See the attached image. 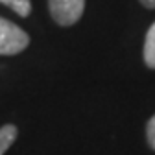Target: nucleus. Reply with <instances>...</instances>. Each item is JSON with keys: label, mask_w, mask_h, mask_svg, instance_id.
<instances>
[{"label": "nucleus", "mask_w": 155, "mask_h": 155, "mask_svg": "<svg viewBox=\"0 0 155 155\" xmlns=\"http://www.w3.org/2000/svg\"><path fill=\"white\" fill-rule=\"evenodd\" d=\"M30 45V35L15 22L0 17V55L21 54Z\"/></svg>", "instance_id": "1"}, {"label": "nucleus", "mask_w": 155, "mask_h": 155, "mask_svg": "<svg viewBox=\"0 0 155 155\" xmlns=\"http://www.w3.org/2000/svg\"><path fill=\"white\" fill-rule=\"evenodd\" d=\"M48 9L59 26H72L83 15L85 0H48Z\"/></svg>", "instance_id": "2"}, {"label": "nucleus", "mask_w": 155, "mask_h": 155, "mask_svg": "<svg viewBox=\"0 0 155 155\" xmlns=\"http://www.w3.org/2000/svg\"><path fill=\"white\" fill-rule=\"evenodd\" d=\"M144 63L150 68H155V22L150 26L144 41Z\"/></svg>", "instance_id": "3"}, {"label": "nucleus", "mask_w": 155, "mask_h": 155, "mask_svg": "<svg viewBox=\"0 0 155 155\" xmlns=\"http://www.w3.org/2000/svg\"><path fill=\"white\" fill-rule=\"evenodd\" d=\"M17 127L13 126V124H8V126H2L0 127V155H4L8 150H9V146L15 142V139H17Z\"/></svg>", "instance_id": "4"}, {"label": "nucleus", "mask_w": 155, "mask_h": 155, "mask_svg": "<svg viewBox=\"0 0 155 155\" xmlns=\"http://www.w3.org/2000/svg\"><path fill=\"white\" fill-rule=\"evenodd\" d=\"M0 4L11 8L17 15H21V17H28L31 13V2L30 0H0Z\"/></svg>", "instance_id": "5"}, {"label": "nucleus", "mask_w": 155, "mask_h": 155, "mask_svg": "<svg viewBox=\"0 0 155 155\" xmlns=\"http://www.w3.org/2000/svg\"><path fill=\"white\" fill-rule=\"evenodd\" d=\"M146 137H148L150 146L155 150V114L150 118V122H148V126H146Z\"/></svg>", "instance_id": "6"}, {"label": "nucleus", "mask_w": 155, "mask_h": 155, "mask_svg": "<svg viewBox=\"0 0 155 155\" xmlns=\"http://www.w3.org/2000/svg\"><path fill=\"white\" fill-rule=\"evenodd\" d=\"M140 4L146 8H155V0H140Z\"/></svg>", "instance_id": "7"}]
</instances>
